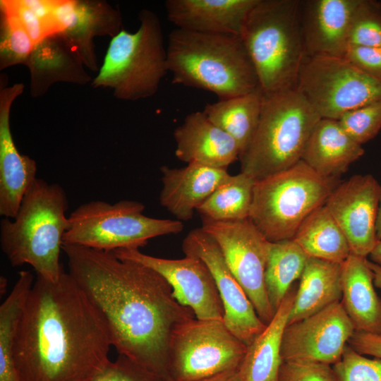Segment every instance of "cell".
<instances>
[{"mask_svg": "<svg viewBox=\"0 0 381 381\" xmlns=\"http://www.w3.org/2000/svg\"><path fill=\"white\" fill-rule=\"evenodd\" d=\"M135 32L122 29L111 38L93 87L109 88L117 99L135 101L154 95L168 71L167 49L156 13L143 9Z\"/></svg>", "mask_w": 381, "mask_h": 381, "instance_id": "ba28073f", "label": "cell"}, {"mask_svg": "<svg viewBox=\"0 0 381 381\" xmlns=\"http://www.w3.org/2000/svg\"><path fill=\"white\" fill-rule=\"evenodd\" d=\"M380 188V184L373 175H353L340 183L325 204L353 255L368 258L377 242Z\"/></svg>", "mask_w": 381, "mask_h": 381, "instance_id": "2e32d148", "label": "cell"}, {"mask_svg": "<svg viewBox=\"0 0 381 381\" xmlns=\"http://www.w3.org/2000/svg\"><path fill=\"white\" fill-rule=\"evenodd\" d=\"M174 137L176 157L188 164L226 169L240 155L236 141L214 124L203 111L188 114L175 128Z\"/></svg>", "mask_w": 381, "mask_h": 381, "instance_id": "44dd1931", "label": "cell"}, {"mask_svg": "<svg viewBox=\"0 0 381 381\" xmlns=\"http://www.w3.org/2000/svg\"><path fill=\"white\" fill-rule=\"evenodd\" d=\"M256 179L240 172L219 186L200 205V217L216 221H236L249 218Z\"/></svg>", "mask_w": 381, "mask_h": 381, "instance_id": "4dcf8cb0", "label": "cell"}, {"mask_svg": "<svg viewBox=\"0 0 381 381\" xmlns=\"http://www.w3.org/2000/svg\"><path fill=\"white\" fill-rule=\"evenodd\" d=\"M298 0H258L240 37L265 96L296 89L306 56Z\"/></svg>", "mask_w": 381, "mask_h": 381, "instance_id": "5b68a950", "label": "cell"}, {"mask_svg": "<svg viewBox=\"0 0 381 381\" xmlns=\"http://www.w3.org/2000/svg\"><path fill=\"white\" fill-rule=\"evenodd\" d=\"M338 121L355 142L363 145L381 129V99L347 112Z\"/></svg>", "mask_w": 381, "mask_h": 381, "instance_id": "836d02e7", "label": "cell"}, {"mask_svg": "<svg viewBox=\"0 0 381 381\" xmlns=\"http://www.w3.org/2000/svg\"><path fill=\"white\" fill-rule=\"evenodd\" d=\"M113 253L119 259L139 263L159 274L171 286L177 301L191 309L196 319L223 321L224 309L217 287L200 259L190 255L176 260L161 258L133 247Z\"/></svg>", "mask_w": 381, "mask_h": 381, "instance_id": "4fadbf2b", "label": "cell"}, {"mask_svg": "<svg viewBox=\"0 0 381 381\" xmlns=\"http://www.w3.org/2000/svg\"><path fill=\"white\" fill-rule=\"evenodd\" d=\"M344 58L364 73L381 79V47L349 45Z\"/></svg>", "mask_w": 381, "mask_h": 381, "instance_id": "f35d334b", "label": "cell"}, {"mask_svg": "<svg viewBox=\"0 0 381 381\" xmlns=\"http://www.w3.org/2000/svg\"><path fill=\"white\" fill-rule=\"evenodd\" d=\"M348 344L362 355L381 359V334L355 330Z\"/></svg>", "mask_w": 381, "mask_h": 381, "instance_id": "ab89813d", "label": "cell"}, {"mask_svg": "<svg viewBox=\"0 0 381 381\" xmlns=\"http://www.w3.org/2000/svg\"><path fill=\"white\" fill-rule=\"evenodd\" d=\"M265 95L260 87L250 93L207 103L206 116L237 143L240 154L247 147L258 127Z\"/></svg>", "mask_w": 381, "mask_h": 381, "instance_id": "83f0119b", "label": "cell"}, {"mask_svg": "<svg viewBox=\"0 0 381 381\" xmlns=\"http://www.w3.org/2000/svg\"><path fill=\"white\" fill-rule=\"evenodd\" d=\"M54 16L58 34L92 71L98 69L94 38L114 37L121 30V14L105 1L55 0Z\"/></svg>", "mask_w": 381, "mask_h": 381, "instance_id": "e0dca14e", "label": "cell"}, {"mask_svg": "<svg viewBox=\"0 0 381 381\" xmlns=\"http://www.w3.org/2000/svg\"><path fill=\"white\" fill-rule=\"evenodd\" d=\"M0 10V69L20 64L25 65L35 43L11 11L1 4Z\"/></svg>", "mask_w": 381, "mask_h": 381, "instance_id": "1f68e13d", "label": "cell"}, {"mask_svg": "<svg viewBox=\"0 0 381 381\" xmlns=\"http://www.w3.org/2000/svg\"><path fill=\"white\" fill-rule=\"evenodd\" d=\"M348 40L349 45L381 47L380 1H358L351 17Z\"/></svg>", "mask_w": 381, "mask_h": 381, "instance_id": "d6a6232c", "label": "cell"}, {"mask_svg": "<svg viewBox=\"0 0 381 381\" xmlns=\"http://www.w3.org/2000/svg\"><path fill=\"white\" fill-rule=\"evenodd\" d=\"M247 346L221 320H190L175 330L169 353L170 381H197L238 369Z\"/></svg>", "mask_w": 381, "mask_h": 381, "instance_id": "8fae6325", "label": "cell"}, {"mask_svg": "<svg viewBox=\"0 0 381 381\" xmlns=\"http://www.w3.org/2000/svg\"><path fill=\"white\" fill-rule=\"evenodd\" d=\"M185 255L200 259L210 270L224 309L223 322L247 346L267 325L233 275L215 240L201 227L191 230L182 243Z\"/></svg>", "mask_w": 381, "mask_h": 381, "instance_id": "9a60e30c", "label": "cell"}, {"mask_svg": "<svg viewBox=\"0 0 381 381\" xmlns=\"http://www.w3.org/2000/svg\"><path fill=\"white\" fill-rule=\"evenodd\" d=\"M278 381H336V379L330 365L283 362Z\"/></svg>", "mask_w": 381, "mask_h": 381, "instance_id": "74e56055", "label": "cell"}, {"mask_svg": "<svg viewBox=\"0 0 381 381\" xmlns=\"http://www.w3.org/2000/svg\"><path fill=\"white\" fill-rule=\"evenodd\" d=\"M23 89V84L16 83L0 90V215L9 219L16 217L37 179L36 162L19 152L10 126L12 104Z\"/></svg>", "mask_w": 381, "mask_h": 381, "instance_id": "ac0fdd59", "label": "cell"}, {"mask_svg": "<svg viewBox=\"0 0 381 381\" xmlns=\"http://www.w3.org/2000/svg\"><path fill=\"white\" fill-rule=\"evenodd\" d=\"M25 66L30 73L32 97L44 95L56 82L83 85L91 80L80 58L57 34L36 44Z\"/></svg>", "mask_w": 381, "mask_h": 381, "instance_id": "d4e9b609", "label": "cell"}, {"mask_svg": "<svg viewBox=\"0 0 381 381\" xmlns=\"http://www.w3.org/2000/svg\"><path fill=\"white\" fill-rule=\"evenodd\" d=\"M68 272L104 318L112 346L164 381H170L172 336L195 318L151 268L118 258L113 252L63 244Z\"/></svg>", "mask_w": 381, "mask_h": 381, "instance_id": "6da1fadb", "label": "cell"}, {"mask_svg": "<svg viewBox=\"0 0 381 381\" xmlns=\"http://www.w3.org/2000/svg\"><path fill=\"white\" fill-rule=\"evenodd\" d=\"M0 4L18 18L35 44L54 35L49 25L32 8L28 0H1Z\"/></svg>", "mask_w": 381, "mask_h": 381, "instance_id": "d590c367", "label": "cell"}, {"mask_svg": "<svg viewBox=\"0 0 381 381\" xmlns=\"http://www.w3.org/2000/svg\"><path fill=\"white\" fill-rule=\"evenodd\" d=\"M368 257L370 261L381 267V240L377 241Z\"/></svg>", "mask_w": 381, "mask_h": 381, "instance_id": "7bdbcfd3", "label": "cell"}, {"mask_svg": "<svg viewBox=\"0 0 381 381\" xmlns=\"http://www.w3.org/2000/svg\"><path fill=\"white\" fill-rule=\"evenodd\" d=\"M296 90L321 119L338 121L351 110L381 99V79L344 57L306 56Z\"/></svg>", "mask_w": 381, "mask_h": 381, "instance_id": "30bf717a", "label": "cell"}, {"mask_svg": "<svg viewBox=\"0 0 381 381\" xmlns=\"http://www.w3.org/2000/svg\"><path fill=\"white\" fill-rule=\"evenodd\" d=\"M64 189L37 178L25 193L13 221L0 222V245L13 267L29 265L49 281L59 279L63 238L68 226Z\"/></svg>", "mask_w": 381, "mask_h": 381, "instance_id": "277c9868", "label": "cell"}, {"mask_svg": "<svg viewBox=\"0 0 381 381\" xmlns=\"http://www.w3.org/2000/svg\"><path fill=\"white\" fill-rule=\"evenodd\" d=\"M292 240L308 258L342 264L351 254L344 234L325 205L303 221Z\"/></svg>", "mask_w": 381, "mask_h": 381, "instance_id": "f1b7e54d", "label": "cell"}, {"mask_svg": "<svg viewBox=\"0 0 381 381\" xmlns=\"http://www.w3.org/2000/svg\"><path fill=\"white\" fill-rule=\"evenodd\" d=\"M358 1H301V26L306 56H344Z\"/></svg>", "mask_w": 381, "mask_h": 381, "instance_id": "d6986e66", "label": "cell"}, {"mask_svg": "<svg viewBox=\"0 0 381 381\" xmlns=\"http://www.w3.org/2000/svg\"><path fill=\"white\" fill-rule=\"evenodd\" d=\"M340 183L339 178L322 176L301 160L256 180L249 219L270 242L292 239Z\"/></svg>", "mask_w": 381, "mask_h": 381, "instance_id": "52a82bcc", "label": "cell"}, {"mask_svg": "<svg viewBox=\"0 0 381 381\" xmlns=\"http://www.w3.org/2000/svg\"><path fill=\"white\" fill-rule=\"evenodd\" d=\"M332 367L336 381H381V359L367 358L348 344Z\"/></svg>", "mask_w": 381, "mask_h": 381, "instance_id": "e575fe53", "label": "cell"}, {"mask_svg": "<svg viewBox=\"0 0 381 381\" xmlns=\"http://www.w3.org/2000/svg\"><path fill=\"white\" fill-rule=\"evenodd\" d=\"M201 228L219 245L233 275L253 303L260 320L267 325L274 316L265 281L270 241L249 218L216 221L201 217Z\"/></svg>", "mask_w": 381, "mask_h": 381, "instance_id": "7c38bea8", "label": "cell"}, {"mask_svg": "<svg viewBox=\"0 0 381 381\" xmlns=\"http://www.w3.org/2000/svg\"><path fill=\"white\" fill-rule=\"evenodd\" d=\"M320 119L296 89L265 96L256 131L238 157L241 172L260 180L298 163Z\"/></svg>", "mask_w": 381, "mask_h": 381, "instance_id": "8992f818", "label": "cell"}, {"mask_svg": "<svg viewBox=\"0 0 381 381\" xmlns=\"http://www.w3.org/2000/svg\"><path fill=\"white\" fill-rule=\"evenodd\" d=\"M197 381H242L239 368L228 370Z\"/></svg>", "mask_w": 381, "mask_h": 381, "instance_id": "60d3db41", "label": "cell"}, {"mask_svg": "<svg viewBox=\"0 0 381 381\" xmlns=\"http://www.w3.org/2000/svg\"><path fill=\"white\" fill-rule=\"evenodd\" d=\"M111 346L104 318L69 272L55 282L37 275L13 344L20 381H91L111 362Z\"/></svg>", "mask_w": 381, "mask_h": 381, "instance_id": "7a4b0ae2", "label": "cell"}, {"mask_svg": "<svg viewBox=\"0 0 381 381\" xmlns=\"http://www.w3.org/2000/svg\"><path fill=\"white\" fill-rule=\"evenodd\" d=\"M365 152L337 120L320 119L306 145L301 160L325 177L339 176Z\"/></svg>", "mask_w": 381, "mask_h": 381, "instance_id": "cb8c5ba5", "label": "cell"}, {"mask_svg": "<svg viewBox=\"0 0 381 381\" xmlns=\"http://www.w3.org/2000/svg\"><path fill=\"white\" fill-rule=\"evenodd\" d=\"M341 302L356 331L381 334V298L367 258L351 253L341 264Z\"/></svg>", "mask_w": 381, "mask_h": 381, "instance_id": "603a6c76", "label": "cell"}, {"mask_svg": "<svg viewBox=\"0 0 381 381\" xmlns=\"http://www.w3.org/2000/svg\"><path fill=\"white\" fill-rule=\"evenodd\" d=\"M297 288L291 287L271 321L247 346L239 367L242 381H278L283 363L281 349Z\"/></svg>", "mask_w": 381, "mask_h": 381, "instance_id": "484cf974", "label": "cell"}, {"mask_svg": "<svg viewBox=\"0 0 381 381\" xmlns=\"http://www.w3.org/2000/svg\"><path fill=\"white\" fill-rule=\"evenodd\" d=\"M258 0H167V16L177 28L191 32L241 35Z\"/></svg>", "mask_w": 381, "mask_h": 381, "instance_id": "7402d4cb", "label": "cell"}, {"mask_svg": "<svg viewBox=\"0 0 381 381\" xmlns=\"http://www.w3.org/2000/svg\"><path fill=\"white\" fill-rule=\"evenodd\" d=\"M167 55L174 84L211 92L219 99L260 87L255 67L239 35L175 28L169 35Z\"/></svg>", "mask_w": 381, "mask_h": 381, "instance_id": "3957f363", "label": "cell"}, {"mask_svg": "<svg viewBox=\"0 0 381 381\" xmlns=\"http://www.w3.org/2000/svg\"><path fill=\"white\" fill-rule=\"evenodd\" d=\"M368 265L373 272L375 286L381 290V267L369 260Z\"/></svg>", "mask_w": 381, "mask_h": 381, "instance_id": "b9f144b4", "label": "cell"}, {"mask_svg": "<svg viewBox=\"0 0 381 381\" xmlns=\"http://www.w3.org/2000/svg\"><path fill=\"white\" fill-rule=\"evenodd\" d=\"M341 264L308 258L300 278L287 325L341 301Z\"/></svg>", "mask_w": 381, "mask_h": 381, "instance_id": "4316f807", "label": "cell"}, {"mask_svg": "<svg viewBox=\"0 0 381 381\" xmlns=\"http://www.w3.org/2000/svg\"><path fill=\"white\" fill-rule=\"evenodd\" d=\"M91 381H164L128 358L119 355Z\"/></svg>", "mask_w": 381, "mask_h": 381, "instance_id": "8d00e7d4", "label": "cell"}, {"mask_svg": "<svg viewBox=\"0 0 381 381\" xmlns=\"http://www.w3.org/2000/svg\"><path fill=\"white\" fill-rule=\"evenodd\" d=\"M160 171V204L181 222L191 219L194 211L231 176L226 169L196 163L183 168L162 166Z\"/></svg>", "mask_w": 381, "mask_h": 381, "instance_id": "ffe728a7", "label": "cell"}, {"mask_svg": "<svg viewBox=\"0 0 381 381\" xmlns=\"http://www.w3.org/2000/svg\"><path fill=\"white\" fill-rule=\"evenodd\" d=\"M376 236L377 241L381 240V184L380 188L379 206L376 219Z\"/></svg>", "mask_w": 381, "mask_h": 381, "instance_id": "ee69618b", "label": "cell"}, {"mask_svg": "<svg viewBox=\"0 0 381 381\" xmlns=\"http://www.w3.org/2000/svg\"><path fill=\"white\" fill-rule=\"evenodd\" d=\"M144 210L145 205L135 200L85 202L68 217L63 244L113 252L124 248H140L150 238L183 230L182 222L150 217L143 214Z\"/></svg>", "mask_w": 381, "mask_h": 381, "instance_id": "9c48e42d", "label": "cell"}, {"mask_svg": "<svg viewBox=\"0 0 381 381\" xmlns=\"http://www.w3.org/2000/svg\"><path fill=\"white\" fill-rule=\"evenodd\" d=\"M355 329L341 301L287 325L283 334V362L332 365L341 357Z\"/></svg>", "mask_w": 381, "mask_h": 381, "instance_id": "5bb4252c", "label": "cell"}, {"mask_svg": "<svg viewBox=\"0 0 381 381\" xmlns=\"http://www.w3.org/2000/svg\"><path fill=\"white\" fill-rule=\"evenodd\" d=\"M308 256L292 239L270 242L265 281L272 310L277 311L291 289L300 279Z\"/></svg>", "mask_w": 381, "mask_h": 381, "instance_id": "f546056e", "label": "cell"}]
</instances>
